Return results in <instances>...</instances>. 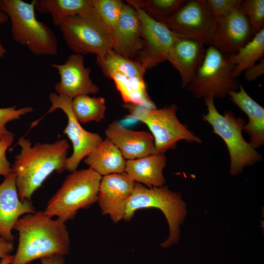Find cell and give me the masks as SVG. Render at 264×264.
Returning <instances> with one entry per match:
<instances>
[{
  "label": "cell",
  "mask_w": 264,
  "mask_h": 264,
  "mask_svg": "<svg viewBox=\"0 0 264 264\" xmlns=\"http://www.w3.org/2000/svg\"><path fill=\"white\" fill-rule=\"evenodd\" d=\"M9 18L7 15L2 11L1 0H0V24H4L8 21Z\"/></svg>",
  "instance_id": "obj_36"
},
{
  "label": "cell",
  "mask_w": 264,
  "mask_h": 264,
  "mask_svg": "<svg viewBox=\"0 0 264 264\" xmlns=\"http://www.w3.org/2000/svg\"><path fill=\"white\" fill-rule=\"evenodd\" d=\"M234 68L229 55L209 45L187 88L196 98H224L230 91L239 89L240 82L234 76Z\"/></svg>",
  "instance_id": "obj_8"
},
{
  "label": "cell",
  "mask_w": 264,
  "mask_h": 264,
  "mask_svg": "<svg viewBox=\"0 0 264 264\" xmlns=\"http://www.w3.org/2000/svg\"><path fill=\"white\" fill-rule=\"evenodd\" d=\"M35 212L31 200L20 199L15 175L11 172L5 176L0 184V238L13 242L12 230L18 220L24 214Z\"/></svg>",
  "instance_id": "obj_16"
},
{
  "label": "cell",
  "mask_w": 264,
  "mask_h": 264,
  "mask_svg": "<svg viewBox=\"0 0 264 264\" xmlns=\"http://www.w3.org/2000/svg\"><path fill=\"white\" fill-rule=\"evenodd\" d=\"M264 55V28L236 53L229 55L230 61L235 66L234 76L238 78L263 58Z\"/></svg>",
  "instance_id": "obj_25"
},
{
  "label": "cell",
  "mask_w": 264,
  "mask_h": 264,
  "mask_svg": "<svg viewBox=\"0 0 264 264\" xmlns=\"http://www.w3.org/2000/svg\"><path fill=\"white\" fill-rule=\"evenodd\" d=\"M126 1L136 10L141 22L142 48L134 60L146 70L150 69L166 61L171 47L180 35L148 15L133 0Z\"/></svg>",
  "instance_id": "obj_10"
},
{
  "label": "cell",
  "mask_w": 264,
  "mask_h": 264,
  "mask_svg": "<svg viewBox=\"0 0 264 264\" xmlns=\"http://www.w3.org/2000/svg\"><path fill=\"white\" fill-rule=\"evenodd\" d=\"M17 144L20 152L15 157L11 172L15 175L20 199L31 200L33 193L51 174L66 170L70 145L66 139H61L32 146L30 140L24 137L19 138Z\"/></svg>",
  "instance_id": "obj_1"
},
{
  "label": "cell",
  "mask_w": 264,
  "mask_h": 264,
  "mask_svg": "<svg viewBox=\"0 0 264 264\" xmlns=\"http://www.w3.org/2000/svg\"><path fill=\"white\" fill-rule=\"evenodd\" d=\"M71 108L80 123L100 122L105 116L106 101L102 97L79 95L72 100Z\"/></svg>",
  "instance_id": "obj_26"
},
{
  "label": "cell",
  "mask_w": 264,
  "mask_h": 264,
  "mask_svg": "<svg viewBox=\"0 0 264 264\" xmlns=\"http://www.w3.org/2000/svg\"><path fill=\"white\" fill-rule=\"evenodd\" d=\"M14 255H9L2 259L0 261V264H11L13 261Z\"/></svg>",
  "instance_id": "obj_37"
},
{
  "label": "cell",
  "mask_w": 264,
  "mask_h": 264,
  "mask_svg": "<svg viewBox=\"0 0 264 264\" xmlns=\"http://www.w3.org/2000/svg\"><path fill=\"white\" fill-rule=\"evenodd\" d=\"M111 35L112 49L125 57L135 59L142 48L141 22L136 10L130 4H124Z\"/></svg>",
  "instance_id": "obj_19"
},
{
  "label": "cell",
  "mask_w": 264,
  "mask_h": 264,
  "mask_svg": "<svg viewBox=\"0 0 264 264\" xmlns=\"http://www.w3.org/2000/svg\"><path fill=\"white\" fill-rule=\"evenodd\" d=\"M14 249L13 242H8L0 239V258L1 259L8 256Z\"/></svg>",
  "instance_id": "obj_34"
},
{
  "label": "cell",
  "mask_w": 264,
  "mask_h": 264,
  "mask_svg": "<svg viewBox=\"0 0 264 264\" xmlns=\"http://www.w3.org/2000/svg\"><path fill=\"white\" fill-rule=\"evenodd\" d=\"M244 72V78L248 82L254 81L262 76L264 73V58Z\"/></svg>",
  "instance_id": "obj_33"
},
{
  "label": "cell",
  "mask_w": 264,
  "mask_h": 264,
  "mask_svg": "<svg viewBox=\"0 0 264 264\" xmlns=\"http://www.w3.org/2000/svg\"><path fill=\"white\" fill-rule=\"evenodd\" d=\"M214 99H204L207 112L202 119L209 124L213 132L225 143L230 157V174L235 176L241 173L246 166H251L263 160L262 155L244 138L242 132L245 121L236 117L231 110L222 114L217 110Z\"/></svg>",
  "instance_id": "obj_5"
},
{
  "label": "cell",
  "mask_w": 264,
  "mask_h": 264,
  "mask_svg": "<svg viewBox=\"0 0 264 264\" xmlns=\"http://www.w3.org/2000/svg\"><path fill=\"white\" fill-rule=\"evenodd\" d=\"M166 165L164 154H154L143 157L127 160L125 172L136 183L148 188L164 186L163 174Z\"/></svg>",
  "instance_id": "obj_21"
},
{
  "label": "cell",
  "mask_w": 264,
  "mask_h": 264,
  "mask_svg": "<svg viewBox=\"0 0 264 264\" xmlns=\"http://www.w3.org/2000/svg\"><path fill=\"white\" fill-rule=\"evenodd\" d=\"M51 106L48 112L51 113L57 109L62 110L66 115L67 124L63 131L71 142L73 152L67 158L66 170L72 172L77 170L81 161L98 146L103 140L97 133L84 129L75 117L71 108V99L51 92L49 95Z\"/></svg>",
  "instance_id": "obj_12"
},
{
  "label": "cell",
  "mask_w": 264,
  "mask_h": 264,
  "mask_svg": "<svg viewBox=\"0 0 264 264\" xmlns=\"http://www.w3.org/2000/svg\"><path fill=\"white\" fill-rule=\"evenodd\" d=\"M124 4L120 0H92L93 10L111 32L118 23Z\"/></svg>",
  "instance_id": "obj_28"
},
{
  "label": "cell",
  "mask_w": 264,
  "mask_h": 264,
  "mask_svg": "<svg viewBox=\"0 0 264 264\" xmlns=\"http://www.w3.org/2000/svg\"><path fill=\"white\" fill-rule=\"evenodd\" d=\"M102 177L89 168L71 172L47 202L44 213L64 222L73 219L80 209L97 202Z\"/></svg>",
  "instance_id": "obj_4"
},
{
  "label": "cell",
  "mask_w": 264,
  "mask_h": 264,
  "mask_svg": "<svg viewBox=\"0 0 264 264\" xmlns=\"http://www.w3.org/2000/svg\"><path fill=\"white\" fill-rule=\"evenodd\" d=\"M153 19L163 22L183 4L185 0H133Z\"/></svg>",
  "instance_id": "obj_27"
},
{
  "label": "cell",
  "mask_w": 264,
  "mask_h": 264,
  "mask_svg": "<svg viewBox=\"0 0 264 264\" xmlns=\"http://www.w3.org/2000/svg\"><path fill=\"white\" fill-rule=\"evenodd\" d=\"M105 133L126 160L159 154L155 149L153 136L147 132L128 129L115 120L109 125Z\"/></svg>",
  "instance_id": "obj_17"
},
{
  "label": "cell",
  "mask_w": 264,
  "mask_h": 264,
  "mask_svg": "<svg viewBox=\"0 0 264 264\" xmlns=\"http://www.w3.org/2000/svg\"><path fill=\"white\" fill-rule=\"evenodd\" d=\"M230 100L248 117V122L243 126L250 143L255 149L264 144V108L252 99L240 82L237 91L228 93Z\"/></svg>",
  "instance_id": "obj_20"
},
{
  "label": "cell",
  "mask_w": 264,
  "mask_h": 264,
  "mask_svg": "<svg viewBox=\"0 0 264 264\" xmlns=\"http://www.w3.org/2000/svg\"><path fill=\"white\" fill-rule=\"evenodd\" d=\"M164 23L175 33L213 45L216 20L205 0H187Z\"/></svg>",
  "instance_id": "obj_11"
},
{
  "label": "cell",
  "mask_w": 264,
  "mask_h": 264,
  "mask_svg": "<svg viewBox=\"0 0 264 264\" xmlns=\"http://www.w3.org/2000/svg\"><path fill=\"white\" fill-rule=\"evenodd\" d=\"M96 64L108 78L113 73L144 78L146 71L138 61L125 57L112 49L101 56H96Z\"/></svg>",
  "instance_id": "obj_24"
},
{
  "label": "cell",
  "mask_w": 264,
  "mask_h": 264,
  "mask_svg": "<svg viewBox=\"0 0 264 264\" xmlns=\"http://www.w3.org/2000/svg\"><path fill=\"white\" fill-rule=\"evenodd\" d=\"M33 110V108L31 107L18 109L16 106L0 108V139L11 132L6 128L8 122L18 120L22 116L31 112Z\"/></svg>",
  "instance_id": "obj_31"
},
{
  "label": "cell",
  "mask_w": 264,
  "mask_h": 264,
  "mask_svg": "<svg viewBox=\"0 0 264 264\" xmlns=\"http://www.w3.org/2000/svg\"><path fill=\"white\" fill-rule=\"evenodd\" d=\"M135 183L125 172L102 176L97 201L102 214L114 223L123 220Z\"/></svg>",
  "instance_id": "obj_14"
},
{
  "label": "cell",
  "mask_w": 264,
  "mask_h": 264,
  "mask_svg": "<svg viewBox=\"0 0 264 264\" xmlns=\"http://www.w3.org/2000/svg\"><path fill=\"white\" fill-rule=\"evenodd\" d=\"M124 107L129 110V118L140 121L148 126L159 154H164L168 150L175 149L180 140L202 142L200 138L180 122L176 114L177 107L175 104L153 109L128 103H125Z\"/></svg>",
  "instance_id": "obj_7"
},
{
  "label": "cell",
  "mask_w": 264,
  "mask_h": 264,
  "mask_svg": "<svg viewBox=\"0 0 264 264\" xmlns=\"http://www.w3.org/2000/svg\"><path fill=\"white\" fill-rule=\"evenodd\" d=\"M247 17L239 9L216 20L213 46L231 55L254 36Z\"/></svg>",
  "instance_id": "obj_15"
},
{
  "label": "cell",
  "mask_w": 264,
  "mask_h": 264,
  "mask_svg": "<svg viewBox=\"0 0 264 264\" xmlns=\"http://www.w3.org/2000/svg\"><path fill=\"white\" fill-rule=\"evenodd\" d=\"M39 13L50 14L54 26H59L67 17L93 10L92 0H33Z\"/></svg>",
  "instance_id": "obj_23"
},
{
  "label": "cell",
  "mask_w": 264,
  "mask_h": 264,
  "mask_svg": "<svg viewBox=\"0 0 264 264\" xmlns=\"http://www.w3.org/2000/svg\"><path fill=\"white\" fill-rule=\"evenodd\" d=\"M126 162L119 149L107 138L84 159L89 168L102 176L125 172Z\"/></svg>",
  "instance_id": "obj_22"
},
{
  "label": "cell",
  "mask_w": 264,
  "mask_h": 264,
  "mask_svg": "<svg viewBox=\"0 0 264 264\" xmlns=\"http://www.w3.org/2000/svg\"><path fill=\"white\" fill-rule=\"evenodd\" d=\"M205 45L180 35L171 47L166 61L178 71L182 88H187L201 66L206 52Z\"/></svg>",
  "instance_id": "obj_18"
},
{
  "label": "cell",
  "mask_w": 264,
  "mask_h": 264,
  "mask_svg": "<svg viewBox=\"0 0 264 264\" xmlns=\"http://www.w3.org/2000/svg\"><path fill=\"white\" fill-rule=\"evenodd\" d=\"M41 264H64V256L52 255L40 259Z\"/></svg>",
  "instance_id": "obj_35"
},
{
  "label": "cell",
  "mask_w": 264,
  "mask_h": 264,
  "mask_svg": "<svg viewBox=\"0 0 264 264\" xmlns=\"http://www.w3.org/2000/svg\"><path fill=\"white\" fill-rule=\"evenodd\" d=\"M239 10L248 19L254 35L264 28V0H242Z\"/></svg>",
  "instance_id": "obj_29"
},
{
  "label": "cell",
  "mask_w": 264,
  "mask_h": 264,
  "mask_svg": "<svg viewBox=\"0 0 264 264\" xmlns=\"http://www.w3.org/2000/svg\"><path fill=\"white\" fill-rule=\"evenodd\" d=\"M60 77L54 88L59 95L73 99L82 95L95 94L99 88L90 78L91 69L84 65V58L79 54L70 55L64 64H53Z\"/></svg>",
  "instance_id": "obj_13"
},
{
  "label": "cell",
  "mask_w": 264,
  "mask_h": 264,
  "mask_svg": "<svg viewBox=\"0 0 264 264\" xmlns=\"http://www.w3.org/2000/svg\"><path fill=\"white\" fill-rule=\"evenodd\" d=\"M242 0H205L207 8L215 20L239 9Z\"/></svg>",
  "instance_id": "obj_30"
},
{
  "label": "cell",
  "mask_w": 264,
  "mask_h": 264,
  "mask_svg": "<svg viewBox=\"0 0 264 264\" xmlns=\"http://www.w3.org/2000/svg\"><path fill=\"white\" fill-rule=\"evenodd\" d=\"M1 9L11 22L14 41L37 56H53L58 52V42L52 30L38 21L33 0H1Z\"/></svg>",
  "instance_id": "obj_3"
},
{
  "label": "cell",
  "mask_w": 264,
  "mask_h": 264,
  "mask_svg": "<svg viewBox=\"0 0 264 264\" xmlns=\"http://www.w3.org/2000/svg\"><path fill=\"white\" fill-rule=\"evenodd\" d=\"M14 135L11 132L0 139V175L4 177L11 172V165L6 158V152L14 141Z\"/></svg>",
  "instance_id": "obj_32"
},
{
  "label": "cell",
  "mask_w": 264,
  "mask_h": 264,
  "mask_svg": "<svg viewBox=\"0 0 264 264\" xmlns=\"http://www.w3.org/2000/svg\"><path fill=\"white\" fill-rule=\"evenodd\" d=\"M149 208L160 210L169 225V236L161 246L166 248L177 243L180 238V226L187 215L186 204L181 194L170 190L166 186L148 188L135 182L127 201L123 220L128 221L137 210Z\"/></svg>",
  "instance_id": "obj_6"
},
{
  "label": "cell",
  "mask_w": 264,
  "mask_h": 264,
  "mask_svg": "<svg viewBox=\"0 0 264 264\" xmlns=\"http://www.w3.org/2000/svg\"><path fill=\"white\" fill-rule=\"evenodd\" d=\"M44 211H36L20 217L13 229L18 231L19 243L11 264H29L37 259L67 255L70 239L67 227Z\"/></svg>",
  "instance_id": "obj_2"
},
{
  "label": "cell",
  "mask_w": 264,
  "mask_h": 264,
  "mask_svg": "<svg viewBox=\"0 0 264 264\" xmlns=\"http://www.w3.org/2000/svg\"></svg>",
  "instance_id": "obj_39"
},
{
  "label": "cell",
  "mask_w": 264,
  "mask_h": 264,
  "mask_svg": "<svg viewBox=\"0 0 264 264\" xmlns=\"http://www.w3.org/2000/svg\"><path fill=\"white\" fill-rule=\"evenodd\" d=\"M59 28L66 44L75 54L101 56L112 49L111 32L93 9L66 18Z\"/></svg>",
  "instance_id": "obj_9"
},
{
  "label": "cell",
  "mask_w": 264,
  "mask_h": 264,
  "mask_svg": "<svg viewBox=\"0 0 264 264\" xmlns=\"http://www.w3.org/2000/svg\"><path fill=\"white\" fill-rule=\"evenodd\" d=\"M6 52V49L0 42V57L3 58Z\"/></svg>",
  "instance_id": "obj_38"
}]
</instances>
